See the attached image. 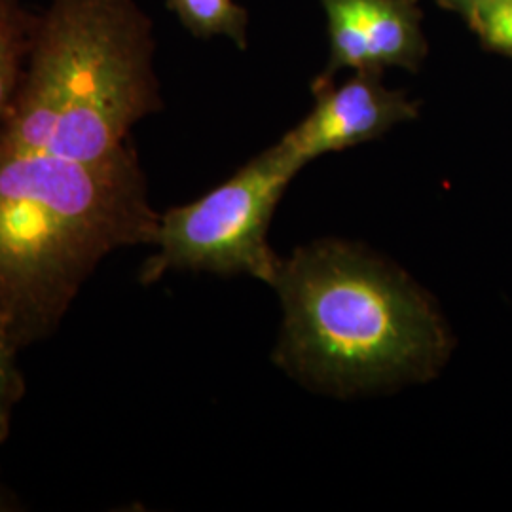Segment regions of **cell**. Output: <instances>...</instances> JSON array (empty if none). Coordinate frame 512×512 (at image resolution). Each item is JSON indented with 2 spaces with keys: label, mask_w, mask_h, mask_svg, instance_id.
<instances>
[{
  "label": "cell",
  "mask_w": 512,
  "mask_h": 512,
  "mask_svg": "<svg viewBox=\"0 0 512 512\" xmlns=\"http://www.w3.org/2000/svg\"><path fill=\"white\" fill-rule=\"evenodd\" d=\"M158 222L129 145L90 162L0 152V336L18 349L46 340L97 266L152 247Z\"/></svg>",
  "instance_id": "cell-1"
},
{
  "label": "cell",
  "mask_w": 512,
  "mask_h": 512,
  "mask_svg": "<svg viewBox=\"0 0 512 512\" xmlns=\"http://www.w3.org/2000/svg\"><path fill=\"white\" fill-rule=\"evenodd\" d=\"M275 291L283 329L275 363L336 397L433 380L452 338L431 296L401 268L344 239H321L283 258Z\"/></svg>",
  "instance_id": "cell-2"
},
{
  "label": "cell",
  "mask_w": 512,
  "mask_h": 512,
  "mask_svg": "<svg viewBox=\"0 0 512 512\" xmlns=\"http://www.w3.org/2000/svg\"><path fill=\"white\" fill-rule=\"evenodd\" d=\"M27 61L0 152L99 160L160 107L150 21L135 0H52Z\"/></svg>",
  "instance_id": "cell-3"
},
{
  "label": "cell",
  "mask_w": 512,
  "mask_h": 512,
  "mask_svg": "<svg viewBox=\"0 0 512 512\" xmlns=\"http://www.w3.org/2000/svg\"><path fill=\"white\" fill-rule=\"evenodd\" d=\"M302 165L277 143L194 202L160 215L139 272L143 285L167 272L249 275L274 287L283 258L270 247L275 209Z\"/></svg>",
  "instance_id": "cell-4"
},
{
  "label": "cell",
  "mask_w": 512,
  "mask_h": 512,
  "mask_svg": "<svg viewBox=\"0 0 512 512\" xmlns=\"http://www.w3.org/2000/svg\"><path fill=\"white\" fill-rule=\"evenodd\" d=\"M380 73L359 71L340 86L319 80L315 107L279 143L298 164L342 152L382 137L418 116V105L404 93L385 88Z\"/></svg>",
  "instance_id": "cell-5"
},
{
  "label": "cell",
  "mask_w": 512,
  "mask_h": 512,
  "mask_svg": "<svg viewBox=\"0 0 512 512\" xmlns=\"http://www.w3.org/2000/svg\"><path fill=\"white\" fill-rule=\"evenodd\" d=\"M330 29L329 73L414 67L425 54L412 0H323Z\"/></svg>",
  "instance_id": "cell-6"
},
{
  "label": "cell",
  "mask_w": 512,
  "mask_h": 512,
  "mask_svg": "<svg viewBox=\"0 0 512 512\" xmlns=\"http://www.w3.org/2000/svg\"><path fill=\"white\" fill-rule=\"evenodd\" d=\"M37 23L19 0H0V124L18 93Z\"/></svg>",
  "instance_id": "cell-7"
},
{
  "label": "cell",
  "mask_w": 512,
  "mask_h": 512,
  "mask_svg": "<svg viewBox=\"0 0 512 512\" xmlns=\"http://www.w3.org/2000/svg\"><path fill=\"white\" fill-rule=\"evenodd\" d=\"M184 27L198 37L232 38L239 48L247 44V12L234 0H169Z\"/></svg>",
  "instance_id": "cell-8"
},
{
  "label": "cell",
  "mask_w": 512,
  "mask_h": 512,
  "mask_svg": "<svg viewBox=\"0 0 512 512\" xmlns=\"http://www.w3.org/2000/svg\"><path fill=\"white\" fill-rule=\"evenodd\" d=\"M467 16L486 44L512 55V0H476Z\"/></svg>",
  "instance_id": "cell-9"
},
{
  "label": "cell",
  "mask_w": 512,
  "mask_h": 512,
  "mask_svg": "<svg viewBox=\"0 0 512 512\" xmlns=\"http://www.w3.org/2000/svg\"><path fill=\"white\" fill-rule=\"evenodd\" d=\"M18 353V348L0 336V444L10 435L14 410L25 393Z\"/></svg>",
  "instance_id": "cell-10"
},
{
  "label": "cell",
  "mask_w": 512,
  "mask_h": 512,
  "mask_svg": "<svg viewBox=\"0 0 512 512\" xmlns=\"http://www.w3.org/2000/svg\"><path fill=\"white\" fill-rule=\"evenodd\" d=\"M16 509H18L16 497L0 486V512L16 511Z\"/></svg>",
  "instance_id": "cell-11"
},
{
  "label": "cell",
  "mask_w": 512,
  "mask_h": 512,
  "mask_svg": "<svg viewBox=\"0 0 512 512\" xmlns=\"http://www.w3.org/2000/svg\"><path fill=\"white\" fill-rule=\"evenodd\" d=\"M440 2L450 4V6H454V8H461V10H465V12L469 14V10H471V6L475 4L476 0H440Z\"/></svg>",
  "instance_id": "cell-12"
}]
</instances>
